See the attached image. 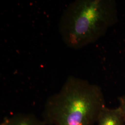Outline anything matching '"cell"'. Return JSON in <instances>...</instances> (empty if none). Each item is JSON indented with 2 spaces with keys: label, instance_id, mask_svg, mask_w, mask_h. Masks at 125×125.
Segmentation results:
<instances>
[{
  "label": "cell",
  "instance_id": "obj_2",
  "mask_svg": "<svg viewBox=\"0 0 125 125\" xmlns=\"http://www.w3.org/2000/svg\"><path fill=\"white\" fill-rule=\"evenodd\" d=\"M118 21L114 0H76L63 10L58 31L68 47L80 49L98 40Z\"/></svg>",
  "mask_w": 125,
  "mask_h": 125
},
{
  "label": "cell",
  "instance_id": "obj_1",
  "mask_svg": "<svg viewBox=\"0 0 125 125\" xmlns=\"http://www.w3.org/2000/svg\"><path fill=\"white\" fill-rule=\"evenodd\" d=\"M107 107L102 88L74 76L46 99L42 112L46 125H94Z\"/></svg>",
  "mask_w": 125,
  "mask_h": 125
},
{
  "label": "cell",
  "instance_id": "obj_3",
  "mask_svg": "<svg viewBox=\"0 0 125 125\" xmlns=\"http://www.w3.org/2000/svg\"><path fill=\"white\" fill-rule=\"evenodd\" d=\"M97 125H125V118L119 107H106L101 112Z\"/></svg>",
  "mask_w": 125,
  "mask_h": 125
},
{
  "label": "cell",
  "instance_id": "obj_5",
  "mask_svg": "<svg viewBox=\"0 0 125 125\" xmlns=\"http://www.w3.org/2000/svg\"><path fill=\"white\" fill-rule=\"evenodd\" d=\"M119 105V107L125 118V94L118 98Z\"/></svg>",
  "mask_w": 125,
  "mask_h": 125
},
{
  "label": "cell",
  "instance_id": "obj_4",
  "mask_svg": "<svg viewBox=\"0 0 125 125\" xmlns=\"http://www.w3.org/2000/svg\"><path fill=\"white\" fill-rule=\"evenodd\" d=\"M0 125H46L31 114H17L5 118Z\"/></svg>",
  "mask_w": 125,
  "mask_h": 125
}]
</instances>
